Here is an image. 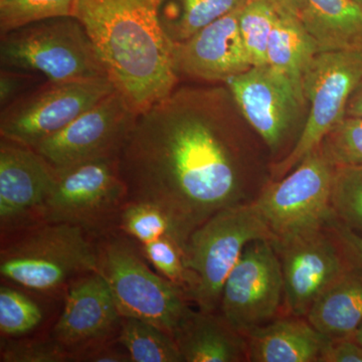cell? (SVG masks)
<instances>
[{
    "label": "cell",
    "instance_id": "cell-1",
    "mask_svg": "<svg viewBox=\"0 0 362 362\" xmlns=\"http://www.w3.org/2000/svg\"><path fill=\"white\" fill-rule=\"evenodd\" d=\"M221 96L173 90L137 117L119 156L128 202L165 213L183 250L214 214L247 199Z\"/></svg>",
    "mask_w": 362,
    "mask_h": 362
},
{
    "label": "cell",
    "instance_id": "cell-2",
    "mask_svg": "<svg viewBox=\"0 0 362 362\" xmlns=\"http://www.w3.org/2000/svg\"><path fill=\"white\" fill-rule=\"evenodd\" d=\"M162 0H75L109 80L138 114L168 96L178 83L173 42L159 18Z\"/></svg>",
    "mask_w": 362,
    "mask_h": 362
},
{
    "label": "cell",
    "instance_id": "cell-3",
    "mask_svg": "<svg viewBox=\"0 0 362 362\" xmlns=\"http://www.w3.org/2000/svg\"><path fill=\"white\" fill-rule=\"evenodd\" d=\"M0 64L54 82L109 78L94 42L75 16L49 18L1 35Z\"/></svg>",
    "mask_w": 362,
    "mask_h": 362
},
{
    "label": "cell",
    "instance_id": "cell-4",
    "mask_svg": "<svg viewBox=\"0 0 362 362\" xmlns=\"http://www.w3.org/2000/svg\"><path fill=\"white\" fill-rule=\"evenodd\" d=\"M258 240L274 242L275 235L254 202L226 207L190 233L183 261L194 277L190 300L199 310L218 309L226 278L247 245Z\"/></svg>",
    "mask_w": 362,
    "mask_h": 362
},
{
    "label": "cell",
    "instance_id": "cell-5",
    "mask_svg": "<svg viewBox=\"0 0 362 362\" xmlns=\"http://www.w3.org/2000/svg\"><path fill=\"white\" fill-rule=\"evenodd\" d=\"M99 271V251L85 230L69 223H45L2 247L0 273L33 291H52L78 274Z\"/></svg>",
    "mask_w": 362,
    "mask_h": 362
},
{
    "label": "cell",
    "instance_id": "cell-6",
    "mask_svg": "<svg viewBox=\"0 0 362 362\" xmlns=\"http://www.w3.org/2000/svg\"><path fill=\"white\" fill-rule=\"evenodd\" d=\"M99 251V271L110 286L122 317L158 326L175 338L192 309L187 292L150 270L129 240L112 238Z\"/></svg>",
    "mask_w": 362,
    "mask_h": 362
},
{
    "label": "cell",
    "instance_id": "cell-7",
    "mask_svg": "<svg viewBox=\"0 0 362 362\" xmlns=\"http://www.w3.org/2000/svg\"><path fill=\"white\" fill-rule=\"evenodd\" d=\"M334 168L318 147L261 190L254 202L275 240L322 230L337 220L331 207Z\"/></svg>",
    "mask_w": 362,
    "mask_h": 362
},
{
    "label": "cell",
    "instance_id": "cell-8",
    "mask_svg": "<svg viewBox=\"0 0 362 362\" xmlns=\"http://www.w3.org/2000/svg\"><path fill=\"white\" fill-rule=\"evenodd\" d=\"M361 80L362 51L316 54L302 81L305 100L311 103L310 113L291 151L272 168L274 180H281L299 165L341 122L349 98Z\"/></svg>",
    "mask_w": 362,
    "mask_h": 362
},
{
    "label": "cell",
    "instance_id": "cell-9",
    "mask_svg": "<svg viewBox=\"0 0 362 362\" xmlns=\"http://www.w3.org/2000/svg\"><path fill=\"white\" fill-rule=\"evenodd\" d=\"M115 90L109 78L47 81L1 109L2 139L35 148Z\"/></svg>",
    "mask_w": 362,
    "mask_h": 362
},
{
    "label": "cell",
    "instance_id": "cell-10",
    "mask_svg": "<svg viewBox=\"0 0 362 362\" xmlns=\"http://www.w3.org/2000/svg\"><path fill=\"white\" fill-rule=\"evenodd\" d=\"M56 170L44 206L45 223H69L85 230L106 226L128 202L119 157L83 161Z\"/></svg>",
    "mask_w": 362,
    "mask_h": 362
},
{
    "label": "cell",
    "instance_id": "cell-11",
    "mask_svg": "<svg viewBox=\"0 0 362 362\" xmlns=\"http://www.w3.org/2000/svg\"><path fill=\"white\" fill-rule=\"evenodd\" d=\"M283 297L282 265L272 240H254L226 278L221 315L233 329L247 335L278 313Z\"/></svg>",
    "mask_w": 362,
    "mask_h": 362
},
{
    "label": "cell",
    "instance_id": "cell-12",
    "mask_svg": "<svg viewBox=\"0 0 362 362\" xmlns=\"http://www.w3.org/2000/svg\"><path fill=\"white\" fill-rule=\"evenodd\" d=\"M139 114L116 89L56 135L35 147L54 169L119 157Z\"/></svg>",
    "mask_w": 362,
    "mask_h": 362
},
{
    "label": "cell",
    "instance_id": "cell-13",
    "mask_svg": "<svg viewBox=\"0 0 362 362\" xmlns=\"http://www.w3.org/2000/svg\"><path fill=\"white\" fill-rule=\"evenodd\" d=\"M272 244L282 265L290 316L306 317L316 300L352 267L332 225Z\"/></svg>",
    "mask_w": 362,
    "mask_h": 362
},
{
    "label": "cell",
    "instance_id": "cell-14",
    "mask_svg": "<svg viewBox=\"0 0 362 362\" xmlns=\"http://www.w3.org/2000/svg\"><path fill=\"white\" fill-rule=\"evenodd\" d=\"M226 84L250 125L269 148L277 150L304 105L289 78L267 64L252 66Z\"/></svg>",
    "mask_w": 362,
    "mask_h": 362
},
{
    "label": "cell",
    "instance_id": "cell-15",
    "mask_svg": "<svg viewBox=\"0 0 362 362\" xmlns=\"http://www.w3.org/2000/svg\"><path fill=\"white\" fill-rule=\"evenodd\" d=\"M240 8L214 21L185 42L173 44L177 75L204 82L226 83L252 66L240 37Z\"/></svg>",
    "mask_w": 362,
    "mask_h": 362
},
{
    "label": "cell",
    "instance_id": "cell-16",
    "mask_svg": "<svg viewBox=\"0 0 362 362\" xmlns=\"http://www.w3.org/2000/svg\"><path fill=\"white\" fill-rule=\"evenodd\" d=\"M56 181V170L35 149L2 139L0 143L1 230L21 225L42 206Z\"/></svg>",
    "mask_w": 362,
    "mask_h": 362
},
{
    "label": "cell",
    "instance_id": "cell-17",
    "mask_svg": "<svg viewBox=\"0 0 362 362\" xmlns=\"http://www.w3.org/2000/svg\"><path fill=\"white\" fill-rule=\"evenodd\" d=\"M120 318L106 278L92 272L71 286L52 338L66 350L83 347L106 337Z\"/></svg>",
    "mask_w": 362,
    "mask_h": 362
},
{
    "label": "cell",
    "instance_id": "cell-18",
    "mask_svg": "<svg viewBox=\"0 0 362 362\" xmlns=\"http://www.w3.org/2000/svg\"><path fill=\"white\" fill-rule=\"evenodd\" d=\"M246 337L252 362H319L332 340L307 319L292 315L264 324Z\"/></svg>",
    "mask_w": 362,
    "mask_h": 362
},
{
    "label": "cell",
    "instance_id": "cell-19",
    "mask_svg": "<svg viewBox=\"0 0 362 362\" xmlns=\"http://www.w3.org/2000/svg\"><path fill=\"white\" fill-rule=\"evenodd\" d=\"M175 340L183 362L249 361L246 335L214 312L192 311Z\"/></svg>",
    "mask_w": 362,
    "mask_h": 362
},
{
    "label": "cell",
    "instance_id": "cell-20",
    "mask_svg": "<svg viewBox=\"0 0 362 362\" xmlns=\"http://www.w3.org/2000/svg\"><path fill=\"white\" fill-rule=\"evenodd\" d=\"M300 21L318 52L362 51V6L354 0H304Z\"/></svg>",
    "mask_w": 362,
    "mask_h": 362
},
{
    "label": "cell",
    "instance_id": "cell-21",
    "mask_svg": "<svg viewBox=\"0 0 362 362\" xmlns=\"http://www.w3.org/2000/svg\"><path fill=\"white\" fill-rule=\"evenodd\" d=\"M331 338L350 337L362 323V269L352 266L324 291L306 316Z\"/></svg>",
    "mask_w": 362,
    "mask_h": 362
},
{
    "label": "cell",
    "instance_id": "cell-22",
    "mask_svg": "<svg viewBox=\"0 0 362 362\" xmlns=\"http://www.w3.org/2000/svg\"><path fill=\"white\" fill-rule=\"evenodd\" d=\"M318 54L315 40L295 16H279L269 40V65L289 78L298 97L305 103L302 81Z\"/></svg>",
    "mask_w": 362,
    "mask_h": 362
},
{
    "label": "cell",
    "instance_id": "cell-23",
    "mask_svg": "<svg viewBox=\"0 0 362 362\" xmlns=\"http://www.w3.org/2000/svg\"><path fill=\"white\" fill-rule=\"evenodd\" d=\"M249 0H162L159 18L173 44L182 42Z\"/></svg>",
    "mask_w": 362,
    "mask_h": 362
},
{
    "label": "cell",
    "instance_id": "cell-24",
    "mask_svg": "<svg viewBox=\"0 0 362 362\" xmlns=\"http://www.w3.org/2000/svg\"><path fill=\"white\" fill-rule=\"evenodd\" d=\"M119 341L133 362H183L175 338L142 319L122 317Z\"/></svg>",
    "mask_w": 362,
    "mask_h": 362
},
{
    "label": "cell",
    "instance_id": "cell-25",
    "mask_svg": "<svg viewBox=\"0 0 362 362\" xmlns=\"http://www.w3.org/2000/svg\"><path fill=\"white\" fill-rule=\"evenodd\" d=\"M279 13L263 0H249L240 8L239 28L252 66L268 64L269 40Z\"/></svg>",
    "mask_w": 362,
    "mask_h": 362
},
{
    "label": "cell",
    "instance_id": "cell-26",
    "mask_svg": "<svg viewBox=\"0 0 362 362\" xmlns=\"http://www.w3.org/2000/svg\"><path fill=\"white\" fill-rule=\"evenodd\" d=\"M331 207L341 225L362 232V164L335 166Z\"/></svg>",
    "mask_w": 362,
    "mask_h": 362
},
{
    "label": "cell",
    "instance_id": "cell-27",
    "mask_svg": "<svg viewBox=\"0 0 362 362\" xmlns=\"http://www.w3.org/2000/svg\"><path fill=\"white\" fill-rule=\"evenodd\" d=\"M119 221L124 233L138 240L140 245L161 238H170L180 245L170 218L159 207L148 202H126L119 214Z\"/></svg>",
    "mask_w": 362,
    "mask_h": 362
},
{
    "label": "cell",
    "instance_id": "cell-28",
    "mask_svg": "<svg viewBox=\"0 0 362 362\" xmlns=\"http://www.w3.org/2000/svg\"><path fill=\"white\" fill-rule=\"evenodd\" d=\"M75 0H0V35L49 18L74 16Z\"/></svg>",
    "mask_w": 362,
    "mask_h": 362
},
{
    "label": "cell",
    "instance_id": "cell-29",
    "mask_svg": "<svg viewBox=\"0 0 362 362\" xmlns=\"http://www.w3.org/2000/svg\"><path fill=\"white\" fill-rule=\"evenodd\" d=\"M42 319V310L30 298L13 288H0V331L18 337L35 329Z\"/></svg>",
    "mask_w": 362,
    "mask_h": 362
},
{
    "label": "cell",
    "instance_id": "cell-30",
    "mask_svg": "<svg viewBox=\"0 0 362 362\" xmlns=\"http://www.w3.org/2000/svg\"><path fill=\"white\" fill-rule=\"evenodd\" d=\"M319 147L334 166L362 164V117H345Z\"/></svg>",
    "mask_w": 362,
    "mask_h": 362
},
{
    "label": "cell",
    "instance_id": "cell-31",
    "mask_svg": "<svg viewBox=\"0 0 362 362\" xmlns=\"http://www.w3.org/2000/svg\"><path fill=\"white\" fill-rule=\"evenodd\" d=\"M141 246L140 252L145 259L161 276L182 288L189 297L194 287V277L185 265L183 252L180 245L170 238H161Z\"/></svg>",
    "mask_w": 362,
    "mask_h": 362
},
{
    "label": "cell",
    "instance_id": "cell-32",
    "mask_svg": "<svg viewBox=\"0 0 362 362\" xmlns=\"http://www.w3.org/2000/svg\"><path fill=\"white\" fill-rule=\"evenodd\" d=\"M73 354L59 343L26 341L6 344L1 349L2 362H63L71 361Z\"/></svg>",
    "mask_w": 362,
    "mask_h": 362
},
{
    "label": "cell",
    "instance_id": "cell-33",
    "mask_svg": "<svg viewBox=\"0 0 362 362\" xmlns=\"http://www.w3.org/2000/svg\"><path fill=\"white\" fill-rule=\"evenodd\" d=\"M42 77L32 71L1 68L0 71V106L1 109L40 84Z\"/></svg>",
    "mask_w": 362,
    "mask_h": 362
},
{
    "label": "cell",
    "instance_id": "cell-34",
    "mask_svg": "<svg viewBox=\"0 0 362 362\" xmlns=\"http://www.w3.org/2000/svg\"><path fill=\"white\" fill-rule=\"evenodd\" d=\"M319 362H362V345L350 337L332 338Z\"/></svg>",
    "mask_w": 362,
    "mask_h": 362
},
{
    "label": "cell",
    "instance_id": "cell-35",
    "mask_svg": "<svg viewBox=\"0 0 362 362\" xmlns=\"http://www.w3.org/2000/svg\"><path fill=\"white\" fill-rule=\"evenodd\" d=\"M332 228L350 264L362 269V235L341 225L337 220L333 221Z\"/></svg>",
    "mask_w": 362,
    "mask_h": 362
},
{
    "label": "cell",
    "instance_id": "cell-36",
    "mask_svg": "<svg viewBox=\"0 0 362 362\" xmlns=\"http://www.w3.org/2000/svg\"><path fill=\"white\" fill-rule=\"evenodd\" d=\"M81 361H94V362H130L131 358L127 350L121 351L111 347L106 349H99L88 351L87 354L78 356Z\"/></svg>",
    "mask_w": 362,
    "mask_h": 362
},
{
    "label": "cell",
    "instance_id": "cell-37",
    "mask_svg": "<svg viewBox=\"0 0 362 362\" xmlns=\"http://www.w3.org/2000/svg\"><path fill=\"white\" fill-rule=\"evenodd\" d=\"M270 4L279 16H295L300 20L304 7V0H263Z\"/></svg>",
    "mask_w": 362,
    "mask_h": 362
},
{
    "label": "cell",
    "instance_id": "cell-38",
    "mask_svg": "<svg viewBox=\"0 0 362 362\" xmlns=\"http://www.w3.org/2000/svg\"><path fill=\"white\" fill-rule=\"evenodd\" d=\"M345 117H362V80L349 98Z\"/></svg>",
    "mask_w": 362,
    "mask_h": 362
},
{
    "label": "cell",
    "instance_id": "cell-39",
    "mask_svg": "<svg viewBox=\"0 0 362 362\" xmlns=\"http://www.w3.org/2000/svg\"><path fill=\"white\" fill-rule=\"evenodd\" d=\"M350 337L354 338L356 342L362 345V323L359 325V327L350 335Z\"/></svg>",
    "mask_w": 362,
    "mask_h": 362
},
{
    "label": "cell",
    "instance_id": "cell-40",
    "mask_svg": "<svg viewBox=\"0 0 362 362\" xmlns=\"http://www.w3.org/2000/svg\"><path fill=\"white\" fill-rule=\"evenodd\" d=\"M354 1L357 2L359 6H362V0H354Z\"/></svg>",
    "mask_w": 362,
    "mask_h": 362
}]
</instances>
